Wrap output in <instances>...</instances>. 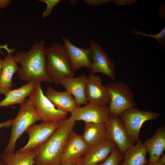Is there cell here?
I'll use <instances>...</instances> for the list:
<instances>
[{"instance_id":"17","label":"cell","mask_w":165,"mask_h":165,"mask_svg":"<svg viewBox=\"0 0 165 165\" xmlns=\"http://www.w3.org/2000/svg\"><path fill=\"white\" fill-rule=\"evenodd\" d=\"M149 155V163L158 162L165 149V127H159L154 135L143 143Z\"/></svg>"},{"instance_id":"34","label":"cell","mask_w":165,"mask_h":165,"mask_svg":"<svg viewBox=\"0 0 165 165\" xmlns=\"http://www.w3.org/2000/svg\"><path fill=\"white\" fill-rule=\"evenodd\" d=\"M145 165H165V164L161 163L159 162H157L154 163H147Z\"/></svg>"},{"instance_id":"11","label":"cell","mask_w":165,"mask_h":165,"mask_svg":"<svg viewBox=\"0 0 165 165\" xmlns=\"http://www.w3.org/2000/svg\"><path fill=\"white\" fill-rule=\"evenodd\" d=\"M91 73H103L112 80H115V63L108 54L97 43L93 41L90 42Z\"/></svg>"},{"instance_id":"29","label":"cell","mask_w":165,"mask_h":165,"mask_svg":"<svg viewBox=\"0 0 165 165\" xmlns=\"http://www.w3.org/2000/svg\"><path fill=\"white\" fill-rule=\"evenodd\" d=\"M2 49L6 50L8 53H13L16 50L14 49H9L8 48V46L7 45H0V53L2 56H5V53L2 50Z\"/></svg>"},{"instance_id":"26","label":"cell","mask_w":165,"mask_h":165,"mask_svg":"<svg viewBox=\"0 0 165 165\" xmlns=\"http://www.w3.org/2000/svg\"><path fill=\"white\" fill-rule=\"evenodd\" d=\"M39 2L45 3L46 5L45 10L42 13L44 18L48 16L51 13L54 8L61 1L60 0H40Z\"/></svg>"},{"instance_id":"25","label":"cell","mask_w":165,"mask_h":165,"mask_svg":"<svg viewBox=\"0 0 165 165\" xmlns=\"http://www.w3.org/2000/svg\"><path fill=\"white\" fill-rule=\"evenodd\" d=\"M132 34L134 35H141L143 36H150L156 40L160 45V50H163L165 47V28L164 27L158 34L156 35L148 34L141 31H138L134 28L131 29Z\"/></svg>"},{"instance_id":"38","label":"cell","mask_w":165,"mask_h":165,"mask_svg":"<svg viewBox=\"0 0 165 165\" xmlns=\"http://www.w3.org/2000/svg\"><path fill=\"white\" fill-rule=\"evenodd\" d=\"M0 165H4L2 161L0 160Z\"/></svg>"},{"instance_id":"1","label":"cell","mask_w":165,"mask_h":165,"mask_svg":"<svg viewBox=\"0 0 165 165\" xmlns=\"http://www.w3.org/2000/svg\"><path fill=\"white\" fill-rule=\"evenodd\" d=\"M45 42L36 43L27 52H20L13 55L16 63L20 64L18 74L20 79L35 83L53 81L46 71Z\"/></svg>"},{"instance_id":"31","label":"cell","mask_w":165,"mask_h":165,"mask_svg":"<svg viewBox=\"0 0 165 165\" xmlns=\"http://www.w3.org/2000/svg\"><path fill=\"white\" fill-rule=\"evenodd\" d=\"M13 120L11 119L4 122H0V129L3 127H9L11 126Z\"/></svg>"},{"instance_id":"37","label":"cell","mask_w":165,"mask_h":165,"mask_svg":"<svg viewBox=\"0 0 165 165\" xmlns=\"http://www.w3.org/2000/svg\"><path fill=\"white\" fill-rule=\"evenodd\" d=\"M81 159L80 160H79L78 161V162H77V165H81V163H80Z\"/></svg>"},{"instance_id":"32","label":"cell","mask_w":165,"mask_h":165,"mask_svg":"<svg viewBox=\"0 0 165 165\" xmlns=\"http://www.w3.org/2000/svg\"><path fill=\"white\" fill-rule=\"evenodd\" d=\"M78 161H68L63 163L61 165H77Z\"/></svg>"},{"instance_id":"16","label":"cell","mask_w":165,"mask_h":165,"mask_svg":"<svg viewBox=\"0 0 165 165\" xmlns=\"http://www.w3.org/2000/svg\"><path fill=\"white\" fill-rule=\"evenodd\" d=\"M87 79L86 75L83 74L77 77L65 79L60 84L64 87L66 91L73 96L77 107L88 103L86 94Z\"/></svg>"},{"instance_id":"30","label":"cell","mask_w":165,"mask_h":165,"mask_svg":"<svg viewBox=\"0 0 165 165\" xmlns=\"http://www.w3.org/2000/svg\"><path fill=\"white\" fill-rule=\"evenodd\" d=\"M12 1L11 0H0V9L10 6Z\"/></svg>"},{"instance_id":"8","label":"cell","mask_w":165,"mask_h":165,"mask_svg":"<svg viewBox=\"0 0 165 165\" xmlns=\"http://www.w3.org/2000/svg\"><path fill=\"white\" fill-rule=\"evenodd\" d=\"M61 122H42L40 124H34L31 126L26 131L29 137L28 143L16 153H21L35 149L43 144L59 127Z\"/></svg>"},{"instance_id":"3","label":"cell","mask_w":165,"mask_h":165,"mask_svg":"<svg viewBox=\"0 0 165 165\" xmlns=\"http://www.w3.org/2000/svg\"><path fill=\"white\" fill-rule=\"evenodd\" d=\"M46 67L48 75L56 85L65 79L73 77L74 72L63 45L54 43L46 48Z\"/></svg>"},{"instance_id":"7","label":"cell","mask_w":165,"mask_h":165,"mask_svg":"<svg viewBox=\"0 0 165 165\" xmlns=\"http://www.w3.org/2000/svg\"><path fill=\"white\" fill-rule=\"evenodd\" d=\"M160 115L158 112L140 110L133 107L123 112L119 116L130 140L134 143L139 139L140 130L143 123L147 120L156 119Z\"/></svg>"},{"instance_id":"21","label":"cell","mask_w":165,"mask_h":165,"mask_svg":"<svg viewBox=\"0 0 165 165\" xmlns=\"http://www.w3.org/2000/svg\"><path fill=\"white\" fill-rule=\"evenodd\" d=\"M106 133L105 123H85L84 131L81 135L90 148L105 140Z\"/></svg>"},{"instance_id":"10","label":"cell","mask_w":165,"mask_h":165,"mask_svg":"<svg viewBox=\"0 0 165 165\" xmlns=\"http://www.w3.org/2000/svg\"><path fill=\"white\" fill-rule=\"evenodd\" d=\"M110 114L108 106L90 103L82 107H77L71 113L69 119L75 122L83 121L85 123H104L108 121Z\"/></svg>"},{"instance_id":"27","label":"cell","mask_w":165,"mask_h":165,"mask_svg":"<svg viewBox=\"0 0 165 165\" xmlns=\"http://www.w3.org/2000/svg\"><path fill=\"white\" fill-rule=\"evenodd\" d=\"M88 5L92 6H97L110 2L109 0H84Z\"/></svg>"},{"instance_id":"5","label":"cell","mask_w":165,"mask_h":165,"mask_svg":"<svg viewBox=\"0 0 165 165\" xmlns=\"http://www.w3.org/2000/svg\"><path fill=\"white\" fill-rule=\"evenodd\" d=\"M105 86L110 97V115L119 116L127 110L136 106L130 87L124 82H112Z\"/></svg>"},{"instance_id":"18","label":"cell","mask_w":165,"mask_h":165,"mask_svg":"<svg viewBox=\"0 0 165 165\" xmlns=\"http://www.w3.org/2000/svg\"><path fill=\"white\" fill-rule=\"evenodd\" d=\"M45 95L57 108L62 111L71 113L77 107L74 97L66 91L59 92L50 86Z\"/></svg>"},{"instance_id":"12","label":"cell","mask_w":165,"mask_h":165,"mask_svg":"<svg viewBox=\"0 0 165 165\" xmlns=\"http://www.w3.org/2000/svg\"><path fill=\"white\" fill-rule=\"evenodd\" d=\"M101 76L90 73L87 77L86 94L89 103L98 105L109 104L110 97L105 87L103 85Z\"/></svg>"},{"instance_id":"23","label":"cell","mask_w":165,"mask_h":165,"mask_svg":"<svg viewBox=\"0 0 165 165\" xmlns=\"http://www.w3.org/2000/svg\"><path fill=\"white\" fill-rule=\"evenodd\" d=\"M35 149L21 153L4 152L0 156L4 165H34Z\"/></svg>"},{"instance_id":"33","label":"cell","mask_w":165,"mask_h":165,"mask_svg":"<svg viewBox=\"0 0 165 165\" xmlns=\"http://www.w3.org/2000/svg\"><path fill=\"white\" fill-rule=\"evenodd\" d=\"M158 162L165 164V154H163L159 158Z\"/></svg>"},{"instance_id":"14","label":"cell","mask_w":165,"mask_h":165,"mask_svg":"<svg viewBox=\"0 0 165 165\" xmlns=\"http://www.w3.org/2000/svg\"><path fill=\"white\" fill-rule=\"evenodd\" d=\"M89 147L80 135L74 130L71 134L65 146L61 163L80 160L88 152Z\"/></svg>"},{"instance_id":"36","label":"cell","mask_w":165,"mask_h":165,"mask_svg":"<svg viewBox=\"0 0 165 165\" xmlns=\"http://www.w3.org/2000/svg\"><path fill=\"white\" fill-rule=\"evenodd\" d=\"M77 2V0H71L70 1V3L72 4H75Z\"/></svg>"},{"instance_id":"24","label":"cell","mask_w":165,"mask_h":165,"mask_svg":"<svg viewBox=\"0 0 165 165\" xmlns=\"http://www.w3.org/2000/svg\"><path fill=\"white\" fill-rule=\"evenodd\" d=\"M123 157V154L116 147L105 161L96 165H119Z\"/></svg>"},{"instance_id":"4","label":"cell","mask_w":165,"mask_h":165,"mask_svg":"<svg viewBox=\"0 0 165 165\" xmlns=\"http://www.w3.org/2000/svg\"><path fill=\"white\" fill-rule=\"evenodd\" d=\"M19 112L13 119L9 143L4 152H14L17 140L28 129L41 119L29 98L20 105Z\"/></svg>"},{"instance_id":"15","label":"cell","mask_w":165,"mask_h":165,"mask_svg":"<svg viewBox=\"0 0 165 165\" xmlns=\"http://www.w3.org/2000/svg\"><path fill=\"white\" fill-rule=\"evenodd\" d=\"M117 147L112 142L105 139L89 148L81 159V165H96L105 161Z\"/></svg>"},{"instance_id":"22","label":"cell","mask_w":165,"mask_h":165,"mask_svg":"<svg viewBox=\"0 0 165 165\" xmlns=\"http://www.w3.org/2000/svg\"><path fill=\"white\" fill-rule=\"evenodd\" d=\"M137 144L128 148L123 155V161L119 165H145L148 160L146 156V149L141 140L137 141Z\"/></svg>"},{"instance_id":"35","label":"cell","mask_w":165,"mask_h":165,"mask_svg":"<svg viewBox=\"0 0 165 165\" xmlns=\"http://www.w3.org/2000/svg\"><path fill=\"white\" fill-rule=\"evenodd\" d=\"M2 60L0 56V79L2 73Z\"/></svg>"},{"instance_id":"28","label":"cell","mask_w":165,"mask_h":165,"mask_svg":"<svg viewBox=\"0 0 165 165\" xmlns=\"http://www.w3.org/2000/svg\"><path fill=\"white\" fill-rule=\"evenodd\" d=\"M134 2V0H114L113 1V2L117 5H125L132 4Z\"/></svg>"},{"instance_id":"19","label":"cell","mask_w":165,"mask_h":165,"mask_svg":"<svg viewBox=\"0 0 165 165\" xmlns=\"http://www.w3.org/2000/svg\"><path fill=\"white\" fill-rule=\"evenodd\" d=\"M13 53H8L2 60L0 79V95H5L13 87L12 78L18 68Z\"/></svg>"},{"instance_id":"20","label":"cell","mask_w":165,"mask_h":165,"mask_svg":"<svg viewBox=\"0 0 165 165\" xmlns=\"http://www.w3.org/2000/svg\"><path fill=\"white\" fill-rule=\"evenodd\" d=\"M36 85V83L28 82L17 89L10 90L6 94L5 98L0 101V108L20 105L31 94Z\"/></svg>"},{"instance_id":"13","label":"cell","mask_w":165,"mask_h":165,"mask_svg":"<svg viewBox=\"0 0 165 165\" xmlns=\"http://www.w3.org/2000/svg\"><path fill=\"white\" fill-rule=\"evenodd\" d=\"M61 38L73 72H74L82 67L90 69L92 61L90 48L79 47L73 44L66 37L62 36Z\"/></svg>"},{"instance_id":"6","label":"cell","mask_w":165,"mask_h":165,"mask_svg":"<svg viewBox=\"0 0 165 165\" xmlns=\"http://www.w3.org/2000/svg\"><path fill=\"white\" fill-rule=\"evenodd\" d=\"M29 97L42 122H61L67 119L68 112L57 108L45 96L40 83L36 84Z\"/></svg>"},{"instance_id":"9","label":"cell","mask_w":165,"mask_h":165,"mask_svg":"<svg viewBox=\"0 0 165 165\" xmlns=\"http://www.w3.org/2000/svg\"><path fill=\"white\" fill-rule=\"evenodd\" d=\"M105 124V139L113 142L123 154L128 148L134 145L120 116L110 115Z\"/></svg>"},{"instance_id":"2","label":"cell","mask_w":165,"mask_h":165,"mask_svg":"<svg viewBox=\"0 0 165 165\" xmlns=\"http://www.w3.org/2000/svg\"><path fill=\"white\" fill-rule=\"evenodd\" d=\"M75 122L69 118L62 121L49 139L35 148V165H61L64 149Z\"/></svg>"},{"instance_id":"39","label":"cell","mask_w":165,"mask_h":165,"mask_svg":"<svg viewBox=\"0 0 165 165\" xmlns=\"http://www.w3.org/2000/svg\"><path fill=\"white\" fill-rule=\"evenodd\" d=\"M34 165H35V164H34Z\"/></svg>"}]
</instances>
